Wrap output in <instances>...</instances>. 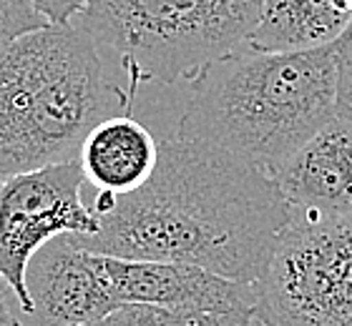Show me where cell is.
Instances as JSON below:
<instances>
[{
  "label": "cell",
  "instance_id": "6da1fadb",
  "mask_svg": "<svg viewBox=\"0 0 352 326\" xmlns=\"http://www.w3.org/2000/svg\"><path fill=\"white\" fill-rule=\"evenodd\" d=\"M91 209L98 229L68 233L88 251L191 264L242 283L262 281L292 221L267 171L182 136L162 141L144 186L124 196L96 191Z\"/></svg>",
  "mask_w": 352,
  "mask_h": 326
},
{
  "label": "cell",
  "instance_id": "7a4b0ae2",
  "mask_svg": "<svg viewBox=\"0 0 352 326\" xmlns=\"http://www.w3.org/2000/svg\"><path fill=\"white\" fill-rule=\"evenodd\" d=\"M338 116V40L312 51L239 45L191 78L176 136L204 141L272 174Z\"/></svg>",
  "mask_w": 352,
  "mask_h": 326
},
{
  "label": "cell",
  "instance_id": "3957f363",
  "mask_svg": "<svg viewBox=\"0 0 352 326\" xmlns=\"http://www.w3.org/2000/svg\"><path fill=\"white\" fill-rule=\"evenodd\" d=\"M78 25H45L0 45V178L76 161L103 118L133 108Z\"/></svg>",
  "mask_w": 352,
  "mask_h": 326
},
{
  "label": "cell",
  "instance_id": "277c9868",
  "mask_svg": "<svg viewBox=\"0 0 352 326\" xmlns=\"http://www.w3.org/2000/svg\"><path fill=\"white\" fill-rule=\"evenodd\" d=\"M259 13L262 0H88L74 25L116 53L136 98L141 83L191 80L239 48Z\"/></svg>",
  "mask_w": 352,
  "mask_h": 326
},
{
  "label": "cell",
  "instance_id": "5b68a950",
  "mask_svg": "<svg viewBox=\"0 0 352 326\" xmlns=\"http://www.w3.org/2000/svg\"><path fill=\"white\" fill-rule=\"evenodd\" d=\"M257 291L262 326H352V216L292 211Z\"/></svg>",
  "mask_w": 352,
  "mask_h": 326
},
{
  "label": "cell",
  "instance_id": "8992f818",
  "mask_svg": "<svg viewBox=\"0 0 352 326\" xmlns=\"http://www.w3.org/2000/svg\"><path fill=\"white\" fill-rule=\"evenodd\" d=\"M86 183L76 159L15 174L0 186V276L25 314L33 312L25 274L38 248L63 233L86 236L98 229L96 211L83 203Z\"/></svg>",
  "mask_w": 352,
  "mask_h": 326
},
{
  "label": "cell",
  "instance_id": "52a82bcc",
  "mask_svg": "<svg viewBox=\"0 0 352 326\" xmlns=\"http://www.w3.org/2000/svg\"><path fill=\"white\" fill-rule=\"evenodd\" d=\"M30 326H88L118 309L101 268V256L68 233L51 239L28 264Z\"/></svg>",
  "mask_w": 352,
  "mask_h": 326
},
{
  "label": "cell",
  "instance_id": "ba28073f",
  "mask_svg": "<svg viewBox=\"0 0 352 326\" xmlns=\"http://www.w3.org/2000/svg\"><path fill=\"white\" fill-rule=\"evenodd\" d=\"M111 294L124 304L201 306L219 312H257V283L232 281L191 264L98 254Z\"/></svg>",
  "mask_w": 352,
  "mask_h": 326
},
{
  "label": "cell",
  "instance_id": "9c48e42d",
  "mask_svg": "<svg viewBox=\"0 0 352 326\" xmlns=\"http://www.w3.org/2000/svg\"><path fill=\"white\" fill-rule=\"evenodd\" d=\"M270 176L297 213L352 216V121L335 116Z\"/></svg>",
  "mask_w": 352,
  "mask_h": 326
},
{
  "label": "cell",
  "instance_id": "30bf717a",
  "mask_svg": "<svg viewBox=\"0 0 352 326\" xmlns=\"http://www.w3.org/2000/svg\"><path fill=\"white\" fill-rule=\"evenodd\" d=\"M159 151L162 141H156L154 133L133 118V110H121L88 130L78 151V163L96 191L124 196L151 178Z\"/></svg>",
  "mask_w": 352,
  "mask_h": 326
},
{
  "label": "cell",
  "instance_id": "8fae6325",
  "mask_svg": "<svg viewBox=\"0 0 352 326\" xmlns=\"http://www.w3.org/2000/svg\"><path fill=\"white\" fill-rule=\"evenodd\" d=\"M332 0H262L257 25L244 45L267 53L312 51L335 43L350 25Z\"/></svg>",
  "mask_w": 352,
  "mask_h": 326
},
{
  "label": "cell",
  "instance_id": "7c38bea8",
  "mask_svg": "<svg viewBox=\"0 0 352 326\" xmlns=\"http://www.w3.org/2000/svg\"><path fill=\"white\" fill-rule=\"evenodd\" d=\"M257 312H219L201 306L124 304L88 326H250Z\"/></svg>",
  "mask_w": 352,
  "mask_h": 326
},
{
  "label": "cell",
  "instance_id": "4fadbf2b",
  "mask_svg": "<svg viewBox=\"0 0 352 326\" xmlns=\"http://www.w3.org/2000/svg\"><path fill=\"white\" fill-rule=\"evenodd\" d=\"M51 23L38 13L33 0H0V45Z\"/></svg>",
  "mask_w": 352,
  "mask_h": 326
},
{
  "label": "cell",
  "instance_id": "5bb4252c",
  "mask_svg": "<svg viewBox=\"0 0 352 326\" xmlns=\"http://www.w3.org/2000/svg\"><path fill=\"white\" fill-rule=\"evenodd\" d=\"M338 116L352 121V21L338 38Z\"/></svg>",
  "mask_w": 352,
  "mask_h": 326
},
{
  "label": "cell",
  "instance_id": "9a60e30c",
  "mask_svg": "<svg viewBox=\"0 0 352 326\" xmlns=\"http://www.w3.org/2000/svg\"><path fill=\"white\" fill-rule=\"evenodd\" d=\"M33 5L53 25H68L86 10L88 0H33Z\"/></svg>",
  "mask_w": 352,
  "mask_h": 326
},
{
  "label": "cell",
  "instance_id": "2e32d148",
  "mask_svg": "<svg viewBox=\"0 0 352 326\" xmlns=\"http://www.w3.org/2000/svg\"><path fill=\"white\" fill-rule=\"evenodd\" d=\"M0 326H30L28 314L21 306V299L15 296L13 286L3 276H0Z\"/></svg>",
  "mask_w": 352,
  "mask_h": 326
},
{
  "label": "cell",
  "instance_id": "e0dca14e",
  "mask_svg": "<svg viewBox=\"0 0 352 326\" xmlns=\"http://www.w3.org/2000/svg\"><path fill=\"white\" fill-rule=\"evenodd\" d=\"M250 326H262V324H259V321H257V319H254V324H250Z\"/></svg>",
  "mask_w": 352,
  "mask_h": 326
},
{
  "label": "cell",
  "instance_id": "ac0fdd59",
  "mask_svg": "<svg viewBox=\"0 0 352 326\" xmlns=\"http://www.w3.org/2000/svg\"><path fill=\"white\" fill-rule=\"evenodd\" d=\"M0 186H3V178H0Z\"/></svg>",
  "mask_w": 352,
  "mask_h": 326
}]
</instances>
